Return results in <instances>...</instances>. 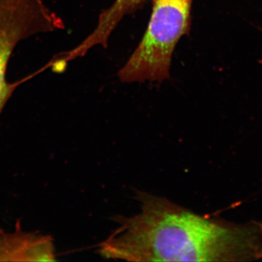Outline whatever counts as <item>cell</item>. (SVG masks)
<instances>
[{
    "label": "cell",
    "mask_w": 262,
    "mask_h": 262,
    "mask_svg": "<svg viewBox=\"0 0 262 262\" xmlns=\"http://www.w3.org/2000/svg\"><path fill=\"white\" fill-rule=\"evenodd\" d=\"M141 211L117 216L100 244L105 258L127 261H250L262 259V222L234 224L196 214L141 192Z\"/></svg>",
    "instance_id": "cell-1"
},
{
    "label": "cell",
    "mask_w": 262,
    "mask_h": 262,
    "mask_svg": "<svg viewBox=\"0 0 262 262\" xmlns=\"http://www.w3.org/2000/svg\"><path fill=\"white\" fill-rule=\"evenodd\" d=\"M192 0H155L147 30L139 47L119 72L122 82L163 80L172 54L187 32Z\"/></svg>",
    "instance_id": "cell-2"
},
{
    "label": "cell",
    "mask_w": 262,
    "mask_h": 262,
    "mask_svg": "<svg viewBox=\"0 0 262 262\" xmlns=\"http://www.w3.org/2000/svg\"><path fill=\"white\" fill-rule=\"evenodd\" d=\"M61 27V20L44 0H0V116L19 84L7 79L15 48L29 37Z\"/></svg>",
    "instance_id": "cell-3"
},
{
    "label": "cell",
    "mask_w": 262,
    "mask_h": 262,
    "mask_svg": "<svg viewBox=\"0 0 262 262\" xmlns=\"http://www.w3.org/2000/svg\"><path fill=\"white\" fill-rule=\"evenodd\" d=\"M53 261L56 253L49 236L24 232L20 227L13 232L0 229V262Z\"/></svg>",
    "instance_id": "cell-4"
},
{
    "label": "cell",
    "mask_w": 262,
    "mask_h": 262,
    "mask_svg": "<svg viewBox=\"0 0 262 262\" xmlns=\"http://www.w3.org/2000/svg\"><path fill=\"white\" fill-rule=\"evenodd\" d=\"M144 1L145 0H115L112 6L101 15L94 32L84 39V46L88 48L98 45L106 46L108 37L119 22Z\"/></svg>",
    "instance_id": "cell-5"
},
{
    "label": "cell",
    "mask_w": 262,
    "mask_h": 262,
    "mask_svg": "<svg viewBox=\"0 0 262 262\" xmlns=\"http://www.w3.org/2000/svg\"><path fill=\"white\" fill-rule=\"evenodd\" d=\"M260 63H262V60H261V61H260Z\"/></svg>",
    "instance_id": "cell-6"
}]
</instances>
